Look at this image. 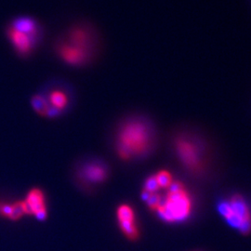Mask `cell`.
Returning <instances> with one entry per match:
<instances>
[{"label":"cell","instance_id":"6da1fadb","mask_svg":"<svg viewBox=\"0 0 251 251\" xmlns=\"http://www.w3.org/2000/svg\"><path fill=\"white\" fill-rule=\"evenodd\" d=\"M102 34L87 20L69 23L52 41L51 49L56 59L72 69H83L93 65L101 55Z\"/></svg>","mask_w":251,"mask_h":251},{"label":"cell","instance_id":"3957f363","mask_svg":"<svg viewBox=\"0 0 251 251\" xmlns=\"http://www.w3.org/2000/svg\"><path fill=\"white\" fill-rule=\"evenodd\" d=\"M175 157L189 172L201 174L206 166L207 144L204 135L193 127L175 130L171 139Z\"/></svg>","mask_w":251,"mask_h":251},{"label":"cell","instance_id":"30bf717a","mask_svg":"<svg viewBox=\"0 0 251 251\" xmlns=\"http://www.w3.org/2000/svg\"><path fill=\"white\" fill-rule=\"evenodd\" d=\"M9 24L14 29L33 38L40 46L45 39V27L36 17L30 15H18L11 19Z\"/></svg>","mask_w":251,"mask_h":251},{"label":"cell","instance_id":"52a82bcc","mask_svg":"<svg viewBox=\"0 0 251 251\" xmlns=\"http://www.w3.org/2000/svg\"><path fill=\"white\" fill-rule=\"evenodd\" d=\"M109 175L106 164L100 160H90L85 162L76 172L77 181L81 185L93 187L103 183Z\"/></svg>","mask_w":251,"mask_h":251},{"label":"cell","instance_id":"4fadbf2b","mask_svg":"<svg viewBox=\"0 0 251 251\" xmlns=\"http://www.w3.org/2000/svg\"><path fill=\"white\" fill-rule=\"evenodd\" d=\"M3 201H0V210H1V207H2V205H3Z\"/></svg>","mask_w":251,"mask_h":251},{"label":"cell","instance_id":"ba28073f","mask_svg":"<svg viewBox=\"0 0 251 251\" xmlns=\"http://www.w3.org/2000/svg\"><path fill=\"white\" fill-rule=\"evenodd\" d=\"M4 35L14 53L22 59L31 57L40 46L33 38L14 29L9 23L4 28Z\"/></svg>","mask_w":251,"mask_h":251},{"label":"cell","instance_id":"5b68a950","mask_svg":"<svg viewBox=\"0 0 251 251\" xmlns=\"http://www.w3.org/2000/svg\"><path fill=\"white\" fill-rule=\"evenodd\" d=\"M38 91L45 98L57 118L72 111L77 99L74 85L63 77L47 79Z\"/></svg>","mask_w":251,"mask_h":251},{"label":"cell","instance_id":"8fae6325","mask_svg":"<svg viewBox=\"0 0 251 251\" xmlns=\"http://www.w3.org/2000/svg\"><path fill=\"white\" fill-rule=\"evenodd\" d=\"M24 202L30 215H34L39 221H44L46 219L47 216L46 195L42 189H31L28 192Z\"/></svg>","mask_w":251,"mask_h":251},{"label":"cell","instance_id":"8992f818","mask_svg":"<svg viewBox=\"0 0 251 251\" xmlns=\"http://www.w3.org/2000/svg\"><path fill=\"white\" fill-rule=\"evenodd\" d=\"M221 217L237 232L247 234L251 232V204L241 194H232L222 198L218 203Z\"/></svg>","mask_w":251,"mask_h":251},{"label":"cell","instance_id":"9c48e42d","mask_svg":"<svg viewBox=\"0 0 251 251\" xmlns=\"http://www.w3.org/2000/svg\"><path fill=\"white\" fill-rule=\"evenodd\" d=\"M116 223L121 232L129 240H137L139 238V229L137 215L133 206L127 203H122L115 210Z\"/></svg>","mask_w":251,"mask_h":251},{"label":"cell","instance_id":"277c9868","mask_svg":"<svg viewBox=\"0 0 251 251\" xmlns=\"http://www.w3.org/2000/svg\"><path fill=\"white\" fill-rule=\"evenodd\" d=\"M194 205L190 190L182 182L175 180L167 189L158 191V206L154 212L164 223L180 224L192 216Z\"/></svg>","mask_w":251,"mask_h":251},{"label":"cell","instance_id":"7a4b0ae2","mask_svg":"<svg viewBox=\"0 0 251 251\" xmlns=\"http://www.w3.org/2000/svg\"><path fill=\"white\" fill-rule=\"evenodd\" d=\"M114 144L117 156L124 161L143 158L150 155L158 143V128L143 113H130L116 123Z\"/></svg>","mask_w":251,"mask_h":251},{"label":"cell","instance_id":"7c38bea8","mask_svg":"<svg viewBox=\"0 0 251 251\" xmlns=\"http://www.w3.org/2000/svg\"><path fill=\"white\" fill-rule=\"evenodd\" d=\"M30 103L34 111L38 114L39 115L49 118V119H54L56 117L55 114L51 110L49 105L46 102L45 98L42 96V94L37 91V92L34 93L33 96L31 97Z\"/></svg>","mask_w":251,"mask_h":251},{"label":"cell","instance_id":"5bb4252c","mask_svg":"<svg viewBox=\"0 0 251 251\" xmlns=\"http://www.w3.org/2000/svg\"></svg>","mask_w":251,"mask_h":251}]
</instances>
